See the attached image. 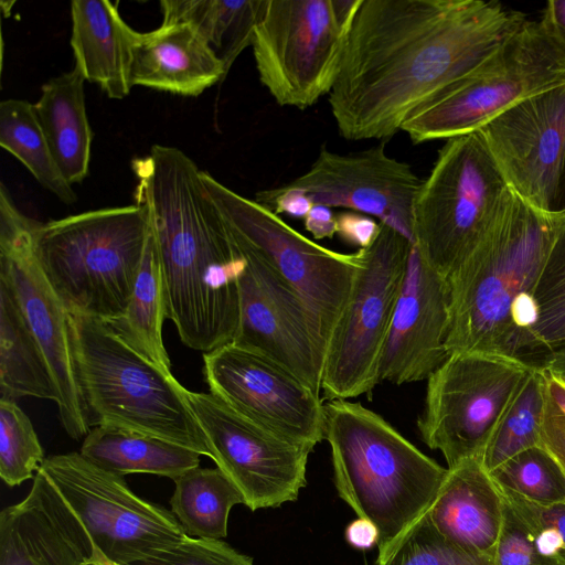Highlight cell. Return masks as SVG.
I'll use <instances>...</instances> for the list:
<instances>
[{"mask_svg": "<svg viewBox=\"0 0 565 565\" xmlns=\"http://www.w3.org/2000/svg\"><path fill=\"white\" fill-rule=\"evenodd\" d=\"M41 222L23 214L0 184V279L11 289L50 367L61 424L78 440L88 427L74 372L68 312L45 277L36 254Z\"/></svg>", "mask_w": 565, "mask_h": 565, "instance_id": "14", "label": "cell"}, {"mask_svg": "<svg viewBox=\"0 0 565 565\" xmlns=\"http://www.w3.org/2000/svg\"><path fill=\"white\" fill-rule=\"evenodd\" d=\"M497 486L532 503L565 502V475L541 446L525 449L490 472Z\"/></svg>", "mask_w": 565, "mask_h": 565, "instance_id": "35", "label": "cell"}, {"mask_svg": "<svg viewBox=\"0 0 565 565\" xmlns=\"http://www.w3.org/2000/svg\"><path fill=\"white\" fill-rule=\"evenodd\" d=\"M234 235L245 266L239 277V327L233 342L274 360L320 395L326 343L311 315L296 292Z\"/></svg>", "mask_w": 565, "mask_h": 565, "instance_id": "17", "label": "cell"}, {"mask_svg": "<svg viewBox=\"0 0 565 565\" xmlns=\"http://www.w3.org/2000/svg\"><path fill=\"white\" fill-rule=\"evenodd\" d=\"M534 365L508 355L451 353L427 380L417 419L423 441L448 468L481 458L505 409Z\"/></svg>", "mask_w": 565, "mask_h": 565, "instance_id": "12", "label": "cell"}, {"mask_svg": "<svg viewBox=\"0 0 565 565\" xmlns=\"http://www.w3.org/2000/svg\"><path fill=\"white\" fill-rule=\"evenodd\" d=\"M203 361L210 393L242 416L312 450L326 439L320 395L282 365L234 342Z\"/></svg>", "mask_w": 565, "mask_h": 565, "instance_id": "16", "label": "cell"}, {"mask_svg": "<svg viewBox=\"0 0 565 565\" xmlns=\"http://www.w3.org/2000/svg\"><path fill=\"white\" fill-rule=\"evenodd\" d=\"M265 0H162V23H185L223 64L225 75L253 43Z\"/></svg>", "mask_w": 565, "mask_h": 565, "instance_id": "28", "label": "cell"}, {"mask_svg": "<svg viewBox=\"0 0 565 565\" xmlns=\"http://www.w3.org/2000/svg\"><path fill=\"white\" fill-rule=\"evenodd\" d=\"M565 85V47L542 17L526 20L473 71L443 88L401 126L414 143L480 129L514 104Z\"/></svg>", "mask_w": 565, "mask_h": 565, "instance_id": "7", "label": "cell"}, {"mask_svg": "<svg viewBox=\"0 0 565 565\" xmlns=\"http://www.w3.org/2000/svg\"><path fill=\"white\" fill-rule=\"evenodd\" d=\"M44 451L28 415L14 401L0 398V477L9 487L34 478Z\"/></svg>", "mask_w": 565, "mask_h": 565, "instance_id": "36", "label": "cell"}, {"mask_svg": "<svg viewBox=\"0 0 565 565\" xmlns=\"http://www.w3.org/2000/svg\"><path fill=\"white\" fill-rule=\"evenodd\" d=\"M537 367L565 380V347L547 353Z\"/></svg>", "mask_w": 565, "mask_h": 565, "instance_id": "46", "label": "cell"}, {"mask_svg": "<svg viewBox=\"0 0 565 565\" xmlns=\"http://www.w3.org/2000/svg\"><path fill=\"white\" fill-rule=\"evenodd\" d=\"M0 565H108L86 526L39 469L20 502L0 513Z\"/></svg>", "mask_w": 565, "mask_h": 565, "instance_id": "21", "label": "cell"}, {"mask_svg": "<svg viewBox=\"0 0 565 565\" xmlns=\"http://www.w3.org/2000/svg\"><path fill=\"white\" fill-rule=\"evenodd\" d=\"M422 183L412 167L390 157L381 142L349 154L322 147L310 169L286 185L313 204L375 216L413 244V210Z\"/></svg>", "mask_w": 565, "mask_h": 565, "instance_id": "19", "label": "cell"}, {"mask_svg": "<svg viewBox=\"0 0 565 565\" xmlns=\"http://www.w3.org/2000/svg\"><path fill=\"white\" fill-rule=\"evenodd\" d=\"M71 46L85 81L97 84L109 98H125L132 85L130 65L137 31L108 0L71 2Z\"/></svg>", "mask_w": 565, "mask_h": 565, "instance_id": "24", "label": "cell"}, {"mask_svg": "<svg viewBox=\"0 0 565 565\" xmlns=\"http://www.w3.org/2000/svg\"><path fill=\"white\" fill-rule=\"evenodd\" d=\"M305 228L313 238H332L337 234V215L331 207L313 204L303 218Z\"/></svg>", "mask_w": 565, "mask_h": 565, "instance_id": "43", "label": "cell"}, {"mask_svg": "<svg viewBox=\"0 0 565 565\" xmlns=\"http://www.w3.org/2000/svg\"><path fill=\"white\" fill-rule=\"evenodd\" d=\"M526 20L494 0H363L329 94L339 134L392 137L419 104L473 71Z\"/></svg>", "mask_w": 565, "mask_h": 565, "instance_id": "1", "label": "cell"}, {"mask_svg": "<svg viewBox=\"0 0 565 565\" xmlns=\"http://www.w3.org/2000/svg\"><path fill=\"white\" fill-rule=\"evenodd\" d=\"M171 512L188 536L221 540L227 535L232 508L244 498L216 468H193L173 480Z\"/></svg>", "mask_w": 565, "mask_h": 565, "instance_id": "30", "label": "cell"}, {"mask_svg": "<svg viewBox=\"0 0 565 565\" xmlns=\"http://www.w3.org/2000/svg\"><path fill=\"white\" fill-rule=\"evenodd\" d=\"M131 565H254L253 558L239 553L222 540L185 536Z\"/></svg>", "mask_w": 565, "mask_h": 565, "instance_id": "37", "label": "cell"}, {"mask_svg": "<svg viewBox=\"0 0 565 565\" xmlns=\"http://www.w3.org/2000/svg\"><path fill=\"white\" fill-rule=\"evenodd\" d=\"M502 494V493H501ZM503 498V497H502ZM504 501V518L495 547L497 565H565L543 556L532 533L516 512Z\"/></svg>", "mask_w": 565, "mask_h": 565, "instance_id": "39", "label": "cell"}, {"mask_svg": "<svg viewBox=\"0 0 565 565\" xmlns=\"http://www.w3.org/2000/svg\"><path fill=\"white\" fill-rule=\"evenodd\" d=\"M225 77L223 64L189 24L162 23L153 31L136 33L132 86L196 97Z\"/></svg>", "mask_w": 565, "mask_h": 565, "instance_id": "23", "label": "cell"}, {"mask_svg": "<svg viewBox=\"0 0 565 565\" xmlns=\"http://www.w3.org/2000/svg\"><path fill=\"white\" fill-rule=\"evenodd\" d=\"M381 223L358 212H343L337 215V234L348 244L367 248L376 239Z\"/></svg>", "mask_w": 565, "mask_h": 565, "instance_id": "42", "label": "cell"}, {"mask_svg": "<svg viewBox=\"0 0 565 565\" xmlns=\"http://www.w3.org/2000/svg\"><path fill=\"white\" fill-rule=\"evenodd\" d=\"M32 396L56 403L55 384L17 300L0 279V398Z\"/></svg>", "mask_w": 565, "mask_h": 565, "instance_id": "27", "label": "cell"}, {"mask_svg": "<svg viewBox=\"0 0 565 565\" xmlns=\"http://www.w3.org/2000/svg\"><path fill=\"white\" fill-rule=\"evenodd\" d=\"M79 454L94 465L119 475L151 473L172 480L198 468L200 454L137 430L96 426L89 430Z\"/></svg>", "mask_w": 565, "mask_h": 565, "instance_id": "26", "label": "cell"}, {"mask_svg": "<svg viewBox=\"0 0 565 565\" xmlns=\"http://www.w3.org/2000/svg\"><path fill=\"white\" fill-rule=\"evenodd\" d=\"M375 565H497L494 554L463 550L446 540L427 512L379 552Z\"/></svg>", "mask_w": 565, "mask_h": 565, "instance_id": "34", "label": "cell"}, {"mask_svg": "<svg viewBox=\"0 0 565 565\" xmlns=\"http://www.w3.org/2000/svg\"><path fill=\"white\" fill-rule=\"evenodd\" d=\"M544 406L540 441L565 475V380L542 369Z\"/></svg>", "mask_w": 565, "mask_h": 565, "instance_id": "38", "label": "cell"}, {"mask_svg": "<svg viewBox=\"0 0 565 565\" xmlns=\"http://www.w3.org/2000/svg\"><path fill=\"white\" fill-rule=\"evenodd\" d=\"M444 482L427 510L434 527L457 546L494 554L504 518V501L481 458L447 468Z\"/></svg>", "mask_w": 565, "mask_h": 565, "instance_id": "22", "label": "cell"}, {"mask_svg": "<svg viewBox=\"0 0 565 565\" xmlns=\"http://www.w3.org/2000/svg\"><path fill=\"white\" fill-rule=\"evenodd\" d=\"M561 220L513 194L447 278L449 354L495 353L529 363L537 320L534 290Z\"/></svg>", "mask_w": 565, "mask_h": 565, "instance_id": "3", "label": "cell"}, {"mask_svg": "<svg viewBox=\"0 0 565 565\" xmlns=\"http://www.w3.org/2000/svg\"><path fill=\"white\" fill-rule=\"evenodd\" d=\"M380 533L373 522L364 518L352 521L345 530L347 542L358 550H369L379 542Z\"/></svg>", "mask_w": 565, "mask_h": 565, "instance_id": "44", "label": "cell"}, {"mask_svg": "<svg viewBox=\"0 0 565 565\" xmlns=\"http://www.w3.org/2000/svg\"><path fill=\"white\" fill-rule=\"evenodd\" d=\"M363 0H265L253 38L260 83L280 106L329 95Z\"/></svg>", "mask_w": 565, "mask_h": 565, "instance_id": "9", "label": "cell"}, {"mask_svg": "<svg viewBox=\"0 0 565 565\" xmlns=\"http://www.w3.org/2000/svg\"><path fill=\"white\" fill-rule=\"evenodd\" d=\"M324 408L337 491L375 524L381 552L427 512L448 469L361 403L335 399Z\"/></svg>", "mask_w": 565, "mask_h": 565, "instance_id": "4", "label": "cell"}, {"mask_svg": "<svg viewBox=\"0 0 565 565\" xmlns=\"http://www.w3.org/2000/svg\"><path fill=\"white\" fill-rule=\"evenodd\" d=\"M201 175L224 220L301 299L327 344L360 267L359 250L342 254L328 249L206 171L202 170Z\"/></svg>", "mask_w": 565, "mask_h": 565, "instance_id": "11", "label": "cell"}, {"mask_svg": "<svg viewBox=\"0 0 565 565\" xmlns=\"http://www.w3.org/2000/svg\"><path fill=\"white\" fill-rule=\"evenodd\" d=\"M513 194L480 130L447 139L415 200L413 245L448 278Z\"/></svg>", "mask_w": 565, "mask_h": 565, "instance_id": "8", "label": "cell"}, {"mask_svg": "<svg viewBox=\"0 0 565 565\" xmlns=\"http://www.w3.org/2000/svg\"><path fill=\"white\" fill-rule=\"evenodd\" d=\"M84 82L74 66L43 84L40 98L33 104L55 162L72 185L89 173L93 130L86 113Z\"/></svg>", "mask_w": 565, "mask_h": 565, "instance_id": "25", "label": "cell"}, {"mask_svg": "<svg viewBox=\"0 0 565 565\" xmlns=\"http://www.w3.org/2000/svg\"><path fill=\"white\" fill-rule=\"evenodd\" d=\"M478 130L511 190L531 206L556 213L565 166V85L514 104Z\"/></svg>", "mask_w": 565, "mask_h": 565, "instance_id": "18", "label": "cell"}, {"mask_svg": "<svg viewBox=\"0 0 565 565\" xmlns=\"http://www.w3.org/2000/svg\"><path fill=\"white\" fill-rule=\"evenodd\" d=\"M255 201L276 214L286 213L302 218L306 217L313 205L303 192L286 184L257 192Z\"/></svg>", "mask_w": 565, "mask_h": 565, "instance_id": "41", "label": "cell"}, {"mask_svg": "<svg viewBox=\"0 0 565 565\" xmlns=\"http://www.w3.org/2000/svg\"><path fill=\"white\" fill-rule=\"evenodd\" d=\"M500 491L503 499L524 521L551 527L565 545V502L542 507L502 489Z\"/></svg>", "mask_w": 565, "mask_h": 565, "instance_id": "40", "label": "cell"}, {"mask_svg": "<svg viewBox=\"0 0 565 565\" xmlns=\"http://www.w3.org/2000/svg\"><path fill=\"white\" fill-rule=\"evenodd\" d=\"M168 318L164 279L156 239L150 226L142 263L125 312L108 326L129 345L166 372L171 361L162 339Z\"/></svg>", "mask_w": 565, "mask_h": 565, "instance_id": "29", "label": "cell"}, {"mask_svg": "<svg viewBox=\"0 0 565 565\" xmlns=\"http://www.w3.org/2000/svg\"><path fill=\"white\" fill-rule=\"evenodd\" d=\"M556 213H558V214L565 213V166H564L563 175H562L558 195H557Z\"/></svg>", "mask_w": 565, "mask_h": 565, "instance_id": "47", "label": "cell"}, {"mask_svg": "<svg viewBox=\"0 0 565 565\" xmlns=\"http://www.w3.org/2000/svg\"><path fill=\"white\" fill-rule=\"evenodd\" d=\"M68 323L74 372L89 428H128L210 457L188 390L171 372L143 356L103 320L68 313Z\"/></svg>", "mask_w": 565, "mask_h": 565, "instance_id": "5", "label": "cell"}, {"mask_svg": "<svg viewBox=\"0 0 565 565\" xmlns=\"http://www.w3.org/2000/svg\"><path fill=\"white\" fill-rule=\"evenodd\" d=\"M542 17L565 47V0H550Z\"/></svg>", "mask_w": 565, "mask_h": 565, "instance_id": "45", "label": "cell"}, {"mask_svg": "<svg viewBox=\"0 0 565 565\" xmlns=\"http://www.w3.org/2000/svg\"><path fill=\"white\" fill-rule=\"evenodd\" d=\"M544 406V375L533 366L488 443L481 462L490 473L519 452L540 446Z\"/></svg>", "mask_w": 565, "mask_h": 565, "instance_id": "32", "label": "cell"}, {"mask_svg": "<svg viewBox=\"0 0 565 565\" xmlns=\"http://www.w3.org/2000/svg\"><path fill=\"white\" fill-rule=\"evenodd\" d=\"M189 405L210 458L235 484L252 511L295 501L306 486L312 449L242 416L212 393L188 390Z\"/></svg>", "mask_w": 565, "mask_h": 565, "instance_id": "15", "label": "cell"}, {"mask_svg": "<svg viewBox=\"0 0 565 565\" xmlns=\"http://www.w3.org/2000/svg\"><path fill=\"white\" fill-rule=\"evenodd\" d=\"M149 233L140 203L87 211L41 222L35 254L70 315L109 322L128 306Z\"/></svg>", "mask_w": 565, "mask_h": 565, "instance_id": "6", "label": "cell"}, {"mask_svg": "<svg viewBox=\"0 0 565 565\" xmlns=\"http://www.w3.org/2000/svg\"><path fill=\"white\" fill-rule=\"evenodd\" d=\"M0 146L64 204L76 202L77 195L55 162L33 104L15 98L0 103Z\"/></svg>", "mask_w": 565, "mask_h": 565, "instance_id": "31", "label": "cell"}, {"mask_svg": "<svg viewBox=\"0 0 565 565\" xmlns=\"http://www.w3.org/2000/svg\"><path fill=\"white\" fill-rule=\"evenodd\" d=\"M449 302L447 278L430 268L412 244L380 360V382L427 381L446 361Z\"/></svg>", "mask_w": 565, "mask_h": 565, "instance_id": "20", "label": "cell"}, {"mask_svg": "<svg viewBox=\"0 0 565 565\" xmlns=\"http://www.w3.org/2000/svg\"><path fill=\"white\" fill-rule=\"evenodd\" d=\"M412 242L381 223L367 248L358 249L360 267L348 300L328 338L321 393L328 401L371 394L404 281Z\"/></svg>", "mask_w": 565, "mask_h": 565, "instance_id": "10", "label": "cell"}, {"mask_svg": "<svg viewBox=\"0 0 565 565\" xmlns=\"http://www.w3.org/2000/svg\"><path fill=\"white\" fill-rule=\"evenodd\" d=\"M136 200L147 207L170 319L183 344L211 352L234 341L245 259L234 232L206 193L202 170L162 145L132 161Z\"/></svg>", "mask_w": 565, "mask_h": 565, "instance_id": "2", "label": "cell"}, {"mask_svg": "<svg viewBox=\"0 0 565 565\" xmlns=\"http://www.w3.org/2000/svg\"><path fill=\"white\" fill-rule=\"evenodd\" d=\"M537 320L531 332L529 363L565 347V213L534 290Z\"/></svg>", "mask_w": 565, "mask_h": 565, "instance_id": "33", "label": "cell"}, {"mask_svg": "<svg viewBox=\"0 0 565 565\" xmlns=\"http://www.w3.org/2000/svg\"><path fill=\"white\" fill-rule=\"evenodd\" d=\"M40 469L84 523L108 565H131L186 536L171 511L137 495L121 476L79 452L50 456Z\"/></svg>", "mask_w": 565, "mask_h": 565, "instance_id": "13", "label": "cell"}]
</instances>
